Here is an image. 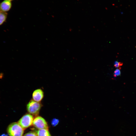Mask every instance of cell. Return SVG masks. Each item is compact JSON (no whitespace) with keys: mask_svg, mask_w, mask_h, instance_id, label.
<instances>
[{"mask_svg":"<svg viewBox=\"0 0 136 136\" xmlns=\"http://www.w3.org/2000/svg\"><path fill=\"white\" fill-rule=\"evenodd\" d=\"M36 133L38 136H51L47 129H38Z\"/></svg>","mask_w":136,"mask_h":136,"instance_id":"52a82bcc","label":"cell"},{"mask_svg":"<svg viewBox=\"0 0 136 136\" xmlns=\"http://www.w3.org/2000/svg\"><path fill=\"white\" fill-rule=\"evenodd\" d=\"M9 0V1H13V0Z\"/></svg>","mask_w":136,"mask_h":136,"instance_id":"5bb4252c","label":"cell"},{"mask_svg":"<svg viewBox=\"0 0 136 136\" xmlns=\"http://www.w3.org/2000/svg\"><path fill=\"white\" fill-rule=\"evenodd\" d=\"M1 136H8V135L7 134H3L1 135Z\"/></svg>","mask_w":136,"mask_h":136,"instance_id":"4fadbf2b","label":"cell"},{"mask_svg":"<svg viewBox=\"0 0 136 136\" xmlns=\"http://www.w3.org/2000/svg\"><path fill=\"white\" fill-rule=\"evenodd\" d=\"M44 96V92L42 90L38 89L33 92L32 95V99L36 101L40 102L43 98Z\"/></svg>","mask_w":136,"mask_h":136,"instance_id":"5b68a950","label":"cell"},{"mask_svg":"<svg viewBox=\"0 0 136 136\" xmlns=\"http://www.w3.org/2000/svg\"><path fill=\"white\" fill-rule=\"evenodd\" d=\"M120 70V69L118 68L114 71V77H116L121 75V72Z\"/></svg>","mask_w":136,"mask_h":136,"instance_id":"7c38bea8","label":"cell"},{"mask_svg":"<svg viewBox=\"0 0 136 136\" xmlns=\"http://www.w3.org/2000/svg\"><path fill=\"white\" fill-rule=\"evenodd\" d=\"M7 16V13L6 12L0 11V25L6 21Z\"/></svg>","mask_w":136,"mask_h":136,"instance_id":"ba28073f","label":"cell"},{"mask_svg":"<svg viewBox=\"0 0 136 136\" xmlns=\"http://www.w3.org/2000/svg\"><path fill=\"white\" fill-rule=\"evenodd\" d=\"M34 119L32 115L29 113L26 114L22 117L18 123L25 129L33 124Z\"/></svg>","mask_w":136,"mask_h":136,"instance_id":"3957f363","label":"cell"},{"mask_svg":"<svg viewBox=\"0 0 136 136\" xmlns=\"http://www.w3.org/2000/svg\"><path fill=\"white\" fill-rule=\"evenodd\" d=\"M59 122V120L58 119L54 118L51 121V124L53 126H56Z\"/></svg>","mask_w":136,"mask_h":136,"instance_id":"30bf717a","label":"cell"},{"mask_svg":"<svg viewBox=\"0 0 136 136\" xmlns=\"http://www.w3.org/2000/svg\"><path fill=\"white\" fill-rule=\"evenodd\" d=\"M42 106V104L40 102H37L32 99L27 104V111L29 113L36 116L39 114Z\"/></svg>","mask_w":136,"mask_h":136,"instance_id":"7a4b0ae2","label":"cell"},{"mask_svg":"<svg viewBox=\"0 0 136 136\" xmlns=\"http://www.w3.org/2000/svg\"><path fill=\"white\" fill-rule=\"evenodd\" d=\"M123 64V63L122 62H118L117 61H115L114 62V66L116 68H118V69H121V66Z\"/></svg>","mask_w":136,"mask_h":136,"instance_id":"9c48e42d","label":"cell"},{"mask_svg":"<svg viewBox=\"0 0 136 136\" xmlns=\"http://www.w3.org/2000/svg\"><path fill=\"white\" fill-rule=\"evenodd\" d=\"M32 125L38 129H48V126L47 122L43 118L40 116H36L34 119Z\"/></svg>","mask_w":136,"mask_h":136,"instance_id":"277c9868","label":"cell"},{"mask_svg":"<svg viewBox=\"0 0 136 136\" xmlns=\"http://www.w3.org/2000/svg\"><path fill=\"white\" fill-rule=\"evenodd\" d=\"M23 136H38L36 132L30 131L25 134Z\"/></svg>","mask_w":136,"mask_h":136,"instance_id":"8fae6325","label":"cell"},{"mask_svg":"<svg viewBox=\"0 0 136 136\" xmlns=\"http://www.w3.org/2000/svg\"><path fill=\"white\" fill-rule=\"evenodd\" d=\"M24 130L18 123L14 122L9 125L7 130L9 136H23Z\"/></svg>","mask_w":136,"mask_h":136,"instance_id":"6da1fadb","label":"cell"},{"mask_svg":"<svg viewBox=\"0 0 136 136\" xmlns=\"http://www.w3.org/2000/svg\"><path fill=\"white\" fill-rule=\"evenodd\" d=\"M12 4L11 1L4 0L0 3V11L6 12L11 8Z\"/></svg>","mask_w":136,"mask_h":136,"instance_id":"8992f818","label":"cell"}]
</instances>
